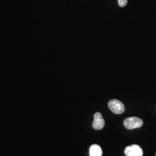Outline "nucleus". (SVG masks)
<instances>
[{
    "label": "nucleus",
    "instance_id": "1",
    "mask_svg": "<svg viewBox=\"0 0 156 156\" xmlns=\"http://www.w3.org/2000/svg\"><path fill=\"white\" fill-rule=\"evenodd\" d=\"M144 122L141 119L137 117H130L124 120V126L128 129L140 128L142 126Z\"/></svg>",
    "mask_w": 156,
    "mask_h": 156
},
{
    "label": "nucleus",
    "instance_id": "2",
    "mask_svg": "<svg viewBox=\"0 0 156 156\" xmlns=\"http://www.w3.org/2000/svg\"><path fill=\"white\" fill-rule=\"evenodd\" d=\"M109 109L116 114H121L125 111V106L123 103L117 100H111L108 102Z\"/></svg>",
    "mask_w": 156,
    "mask_h": 156
},
{
    "label": "nucleus",
    "instance_id": "3",
    "mask_svg": "<svg viewBox=\"0 0 156 156\" xmlns=\"http://www.w3.org/2000/svg\"><path fill=\"white\" fill-rule=\"evenodd\" d=\"M127 156H142L143 151L140 146L133 145L127 147L124 151Z\"/></svg>",
    "mask_w": 156,
    "mask_h": 156
},
{
    "label": "nucleus",
    "instance_id": "4",
    "mask_svg": "<svg viewBox=\"0 0 156 156\" xmlns=\"http://www.w3.org/2000/svg\"><path fill=\"white\" fill-rule=\"evenodd\" d=\"M105 126V120L103 119L101 113L97 112L94 116V122L93 123V127L96 130H100L104 128Z\"/></svg>",
    "mask_w": 156,
    "mask_h": 156
},
{
    "label": "nucleus",
    "instance_id": "5",
    "mask_svg": "<svg viewBox=\"0 0 156 156\" xmlns=\"http://www.w3.org/2000/svg\"><path fill=\"white\" fill-rule=\"evenodd\" d=\"M102 151L99 145H92L90 147V156H102Z\"/></svg>",
    "mask_w": 156,
    "mask_h": 156
},
{
    "label": "nucleus",
    "instance_id": "6",
    "mask_svg": "<svg viewBox=\"0 0 156 156\" xmlns=\"http://www.w3.org/2000/svg\"><path fill=\"white\" fill-rule=\"evenodd\" d=\"M128 0H118V4L120 7H124L127 5Z\"/></svg>",
    "mask_w": 156,
    "mask_h": 156
}]
</instances>
